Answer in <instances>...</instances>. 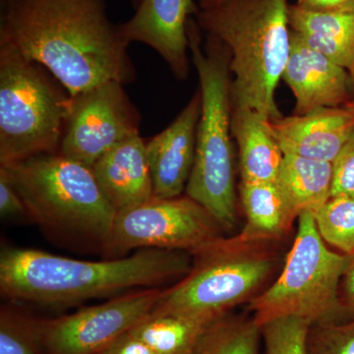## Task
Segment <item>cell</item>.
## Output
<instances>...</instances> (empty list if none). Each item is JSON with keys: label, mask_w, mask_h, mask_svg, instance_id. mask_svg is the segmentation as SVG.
I'll return each instance as SVG.
<instances>
[{"label": "cell", "mask_w": 354, "mask_h": 354, "mask_svg": "<svg viewBox=\"0 0 354 354\" xmlns=\"http://www.w3.org/2000/svg\"><path fill=\"white\" fill-rule=\"evenodd\" d=\"M0 43L43 65L70 95L136 79L130 44L106 0H1Z\"/></svg>", "instance_id": "6da1fadb"}, {"label": "cell", "mask_w": 354, "mask_h": 354, "mask_svg": "<svg viewBox=\"0 0 354 354\" xmlns=\"http://www.w3.org/2000/svg\"><path fill=\"white\" fill-rule=\"evenodd\" d=\"M191 265V254L165 249H140L120 259L85 261L6 246L0 253V291L14 302L71 306L176 283Z\"/></svg>", "instance_id": "7a4b0ae2"}, {"label": "cell", "mask_w": 354, "mask_h": 354, "mask_svg": "<svg viewBox=\"0 0 354 354\" xmlns=\"http://www.w3.org/2000/svg\"><path fill=\"white\" fill-rule=\"evenodd\" d=\"M290 6L288 0H225L198 12L199 27L230 53L232 109L281 118L274 95L290 57Z\"/></svg>", "instance_id": "3957f363"}, {"label": "cell", "mask_w": 354, "mask_h": 354, "mask_svg": "<svg viewBox=\"0 0 354 354\" xmlns=\"http://www.w3.org/2000/svg\"><path fill=\"white\" fill-rule=\"evenodd\" d=\"M283 241L223 236L192 255L190 271L162 290L153 313L212 324L249 304L283 265Z\"/></svg>", "instance_id": "277c9868"}, {"label": "cell", "mask_w": 354, "mask_h": 354, "mask_svg": "<svg viewBox=\"0 0 354 354\" xmlns=\"http://www.w3.org/2000/svg\"><path fill=\"white\" fill-rule=\"evenodd\" d=\"M199 29L198 23L190 18L189 50L199 77L202 106L194 165L185 194L208 209L225 234H230L237 225V196L232 143L230 53L211 36L203 50Z\"/></svg>", "instance_id": "5b68a950"}, {"label": "cell", "mask_w": 354, "mask_h": 354, "mask_svg": "<svg viewBox=\"0 0 354 354\" xmlns=\"http://www.w3.org/2000/svg\"><path fill=\"white\" fill-rule=\"evenodd\" d=\"M24 202L27 216L53 234L108 245L116 213L92 167L59 153L0 165Z\"/></svg>", "instance_id": "8992f818"}, {"label": "cell", "mask_w": 354, "mask_h": 354, "mask_svg": "<svg viewBox=\"0 0 354 354\" xmlns=\"http://www.w3.org/2000/svg\"><path fill=\"white\" fill-rule=\"evenodd\" d=\"M70 99L43 65L0 43V165L58 153Z\"/></svg>", "instance_id": "52a82bcc"}, {"label": "cell", "mask_w": 354, "mask_h": 354, "mask_svg": "<svg viewBox=\"0 0 354 354\" xmlns=\"http://www.w3.org/2000/svg\"><path fill=\"white\" fill-rule=\"evenodd\" d=\"M348 255L326 245L313 213L297 218V230L281 271L262 293L247 304V312L261 327L286 317L311 324L348 320L339 300V286Z\"/></svg>", "instance_id": "ba28073f"}, {"label": "cell", "mask_w": 354, "mask_h": 354, "mask_svg": "<svg viewBox=\"0 0 354 354\" xmlns=\"http://www.w3.org/2000/svg\"><path fill=\"white\" fill-rule=\"evenodd\" d=\"M225 234L215 216L187 195L153 196L116 214L106 249L113 254L165 249L193 255Z\"/></svg>", "instance_id": "9c48e42d"}, {"label": "cell", "mask_w": 354, "mask_h": 354, "mask_svg": "<svg viewBox=\"0 0 354 354\" xmlns=\"http://www.w3.org/2000/svg\"><path fill=\"white\" fill-rule=\"evenodd\" d=\"M124 86L109 81L71 95L60 155L92 167L121 142L139 134L141 118Z\"/></svg>", "instance_id": "30bf717a"}, {"label": "cell", "mask_w": 354, "mask_h": 354, "mask_svg": "<svg viewBox=\"0 0 354 354\" xmlns=\"http://www.w3.org/2000/svg\"><path fill=\"white\" fill-rule=\"evenodd\" d=\"M162 292L160 288L129 291L70 315L46 319V353H102L153 311Z\"/></svg>", "instance_id": "8fae6325"}, {"label": "cell", "mask_w": 354, "mask_h": 354, "mask_svg": "<svg viewBox=\"0 0 354 354\" xmlns=\"http://www.w3.org/2000/svg\"><path fill=\"white\" fill-rule=\"evenodd\" d=\"M194 0H141L136 12L120 25L128 43H141L153 48L179 80L189 73L188 22L197 15Z\"/></svg>", "instance_id": "7c38bea8"}, {"label": "cell", "mask_w": 354, "mask_h": 354, "mask_svg": "<svg viewBox=\"0 0 354 354\" xmlns=\"http://www.w3.org/2000/svg\"><path fill=\"white\" fill-rule=\"evenodd\" d=\"M201 106L198 90L169 127L146 141L153 196L174 198L185 192L194 165Z\"/></svg>", "instance_id": "4fadbf2b"}, {"label": "cell", "mask_w": 354, "mask_h": 354, "mask_svg": "<svg viewBox=\"0 0 354 354\" xmlns=\"http://www.w3.org/2000/svg\"><path fill=\"white\" fill-rule=\"evenodd\" d=\"M283 80L295 95V114L337 108L348 97L346 69L310 48L291 30L290 53Z\"/></svg>", "instance_id": "5bb4252c"}, {"label": "cell", "mask_w": 354, "mask_h": 354, "mask_svg": "<svg viewBox=\"0 0 354 354\" xmlns=\"http://www.w3.org/2000/svg\"><path fill=\"white\" fill-rule=\"evenodd\" d=\"M285 155L333 162L354 132V113L322 108L272 121Z\"/></svg>", "instance_id": "9a60e30c"}, {"label": "cell", "mask_w": 354, "mask_h": 354, "mask_svg": "<svg viewBox=\"0 0 354 354\" xmlns=\"http://www.w3.org/2000/svg\"><path fill=\"white\" fill-rule=\"evenodd\" d=\"M91 167L102 194L116 214L153 197L146 141L140 134L121 142Z\"/></svg>", "instance_id": "2e32d148"}, {"label": "cell", "mask_w": 354, "mask_h": 354, "mask_svg": "<svg viewBox=\"0 0 354 354\" xmlns=\"http://www.w3.org/2000/svg\"><path fill=\"white\" fill-rule=\"evenodd\" d=\"M232 134L239 151L243 183H276L285 153L272 120L251 109H232Z\"/></svg>", "instance_id": "e0dca14e"}, {"label": "cell", "mask_w": 354, "mask_h": 354, "mask_svg": "<svg viewBox=\"0 0 354 354\" xmlns=\"http://www.w3.org/2000/svg\"><path fill=\"white\" fill-rule=\"evenodd\" d=\"M290 29L312 50L354 71V6L332 11L290 6Z\"/></svg>", "instance_id": "ac0fdd59"}, {"label": "cell", "mask_w": 354, "mask_h": 354, "mask_svg": "<svg viewBox=\"0 0 354 354\" xmlns=\"http://www.w3.org/2000/svg\"><path fill=\"white\" fill-rule=\"evenodd\" d=\"M276 184L295 220L315 214L332 196L333 162L285 155Z\"/></svg>", "instance_id": "d6986e66"}, {"label": "cell", "mask_w": 354, "mask_h": 354, "mask_svg": "<svg viewBox=\"0 0 354 354\" xmlns=\"http://www.w3.org/2000/svg\"><path fill=\"white\" fill-rule=\"evenodd\" d=\"M239 194L246 223L239 235L248 241H283L292 228L290 215L276 183H243Z\"/></svg>", "instance_id": "ffe728a7"}, {"label": "cell", "mask_w": 354, "mask_h": 354, "mask_svg": "<svg viewBox=\"0 0 354 354\" xmlns=\"http://www.w3.org/2000/svg\"><path fill=\"white\" fill-rule=\"evenodd\" d=\"M212 324L187 317L151 312L129 332L156 354H196L200 342Z\"/></svg>", "instance_id": "44dd1931"}, {"label": "cell", "mask_w": 354, "mask_h": 354, "mask_svg": "<svg viewBox=\"0 0 354 354\" xmlns=\"http://www.w3.org/2000/svg\"><path fill=\"white\" fill-rule=\"evenodd\" d=\"M262 327L251 314L230 313L212 324L196 354H259Z\"/></svg>", "instance_id": "7402d4cb"}, {"label": "cell", "mask_w": 354, "mask_h": 354, "mask_svg": "<svg viewBox=\"0 0 354 354\" xmlns=\"http://www.w3.org/2000/svg\"><path fill=\"white\" fill-rule=\"evenodd\" d=\"M46 319L19 307L2 305L0 310V354H48L44 341Z\"/></svg>", "instance_id": "603a6c76"}, {"label": "cell", "mask_w": 354, "mask_h": 354, "mask_svg": "<svg viewBox=\"0 0 354 354\" xmlns=\"http://www.w3.org/2000/svg\"><path fill=\"white\" fill-rule=\"evenodd\" d=\"M319 234L342 254L354 253V198L330 197L314 214Z\"/></svg>", "instance_id": "cb8c5ba5"}, {"label": "cell", "mask_w": 354, "mask_h": 354, "mask_svg": "<svg viewBox=\"0 0 354 354\" xmlns=\"http://www.w3.org/2000/svg\"><path fill=\"white\" fill-rule=\"evenodd\" d=\"M312 324L297 317H286L262 326L266 354H305L307 334Z\"/></svg>", "instance_id": "d4e9b609"}, {"label": "cell", "mask_w": 354, "mask_h": 354, "mask_svg": "<svg viewBox=\"0 0 354 354\" xmlns=\"http://www.w3.org/2000/svg\"><path fill=\"white\" fill-rule=\"evenodd\" d=\"M305 354H354V317L339 322L312 324Z\"/></svg>", "instance_id": "484cf974"}, {"label": "cell", "mask_w": 354, "mask_h": 354, "mask_svg": "<svg viewBox=\"0 0 354 354\" xmlns=\"http://www.w3.org/2000/svg\"><path fill=\"white\" fill-rule=\"evenodd\" d=\"M354 198V132L333 162L332 196Z\"/></svg>", "instance_id": "4316f807"}, {"label": "cell", "mask_w": 354, "mask_h": 354, "mask_svg": "<svg viewBox=\"0 0 354 354\" xmlns=\"http://www.w3.org/2000/svg\"><path fill=\"white\" fill-rule=\"evenodd\" d=\"M0 215L2 218L27 216L22 198L2 167H0Z\"/></svg>", "instance_id": "83f0119b"}, {"label": "cell", "mask_w": 354, "mask_h": 354, "mask_svg": "<svg viewBox=\"0 0 354 354\" xmlns=\"http://www.w3.org/2000/svg\"><path fill=\"white\" fill-rule=\"evenodd\" d=\"M339 300L348 318L354 317V253L348 255V264L339 286Z\"/></svg>", "instance_id": "f1b7e54d"}, {"label": "cell", "mask_w": 354, "mask_h": 354, "mask_svg": "<svg viewBox=\"0 0 354 354\" xmlns=\"http://www.w3.org/2000/svg\"><path fill=\"white\" fill-rule=\"evenodd\" d=\"M100 354H156L152 349L131 333L121 335Z\"/></svg>", "instance_id": "f546056e"}, {"label": "cell", "mask_w": 354, "mask_h": 354, "mask_svg": "<svg viewBox=\"0 0 354 354\" xmlns=\"http://www.w3.org/2000/svg\"><path fill=\"white\" fill-rule=\"evenodd\" d=\"M297 6L313 11H332L354 6V0H297Z\"/></svg>", "instance_id": "4dcf8cb0"}, {"label": "cell", "mask_w": 354, "mask_h": 354, "mask_svg": "<svg viewBox=\"0 0 354 354\" xmlns=\"http://www.w3.org/2000/svg\"><path fill=\"white\" fill-rule=\"evenodd\" d=\"M223 1L225 0H197L200 10H205V9L220 6Z\"/></svg>", "instance_id": "1f68e13d"}, {"label": "cell", "mask_w": 354, "mask_h": 354, "mask_svg": "<svg viewBox=\"0 0 354 354\" xmlns=\"http://www.w3.org/2000/svg\"><path fill=\"white\" fill-rule=\"evenodd\" d=\"M344 108L348 109V111H353V113H354V100L353 102H348Z\"/></svg>", "instance_id": "d6a6232c"}, {"label": "cell", "mask_w": 354, "mask_h": 354, "mask_svg": "<svg viewBox=\"0 0 354 354\" xmlns=\"http://www.w3.org/2000/svg\"><path fill=\"white\" fill-rule=\"evenodd\" d=\"M140 1H141V0H131L132 6L135 9L139 6Z\"/></svg>", "instance_id": "836d02e7"}, {"label": "cell", "mask_w": 354, "mask_h": 354, "mask_svg": "<svg viewBox=\"0 0 354 354\" xmlns=\"http://www.w3.org/2000/svg\"><path fill=\"white\" fill-rule=\"evenodd\" d=\"M353 79H354V71H353Z\"/></svg>", "instance_id": "e575fe53"}]
</instances>
